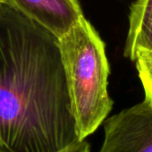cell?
<instances>
[{
	"label": "cell",
	"mask_w": 152,
	"mask_h": 152,
	"mask_svg": "<svg viewBox=\"0 0 152 152\" xmlns=\"http://www.w3.org/2000/svg\"><path fill=\"white\" fill-rule=\"evenodd\" d=\"M79 141L59 39L0 4V152H59Z\"/></svg>",
	"instance_id": "obj_1"
},
{
	"label": "cell",
	"mask_w": 152,
	"mask_h": 152,
	"mask_svg": "<svg viewBox=\"0 0 152 152\" xmlns=\"http://www.w3.org/2000/svg\"><path fill=\"white\" fill-rule=\"evenodd\" d=\"M79 141L94 133L113 107L108 91L110 64L101 36L83 16L59 39Z\"/></svg>",
	"instance_id": "obj_2"
},
{
	"label": "cell",
	"mask_w": 152,
	"mask_h": 152,
	"mask_svg": "<svg viewBox=\"0 0 152 152\" xmlns=\"http://www.w3.org/2000/svg\"><path fill=\"white\" fill-rule=\"evenodd\" d=\"M99 152H152V107L145 101L108 118Z\"/></svg>",
	"instance_id": "obj_3"
},
{
	"label": "cell",
	"mask_w": 152,
	"mask_h": 152,
	"mask_svg": "<svg viewBox=\"0 0 152 152\" xmlns=\"http://www.w3.org/2000/svg\"><path fill=\"white\" fill-rule=\"evenodd\" d=\"M7 4L58 39L66 35L84 16L78 0H7Z\"/></svg>",
	"instance_id": "obj_4"
},
{
	"label": "cell",
	"mask_w": 152,
	"mask_h": 152,
	"mask_svg": "<svg viewBox=\"0 0 152 152\" xmlns=\"http://www.w3.org/2000/svg\"><path fill=\"white\" fill-rule=\"evenodd\" d=\"M129 27L124 55L135 61L142 53H152V0H136L130 6Z\"/></svg>",
	"instance_id": "obj_5"
},
{
	"label": "cell",
	"mask_w": 152,
	"mask_h": 152,
	"mask_svg": "<svg viewBox=\"0 0 152 152\" xmlns=\"http://www.w3.org/2000/svg\"><path fill=\"white\" fill-rule=\"evenodd\" d=\"M135 66L144 90V101L152 107V53L140 54Z\"/></svg>",
	"instance_id": "obj_6"
},
{
	"label": "cell",
	"mask_w": 152,
	"mask_h": 152,
	"mask_svg": "<svg viewBox=\"0 0 152 152\" xmlns=\"http://www.w3.org/2000/svg\"><path fill=\"white\" fill-rule=\"evenodd\" d=\"M59 152H91V149L89 143L86 140H84Z\"/></svg>",
	"instance_id": "obj_7"
},
{
	"label": "cell",
	"mask_w": 152,
	"mask_h": 152,
	"mask_svg": "<svg viewBox=\"0 0 152 152\" xmlns=\"http://www.w3.org/2000/svg\"><path fill=\"white\" fill-rule=\"evenodd\" d=\"M5 3H7V0H0V4H5Z\"/></svg>",
	"instance_id": "obj_8"
}]
</instances>
